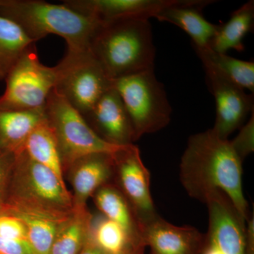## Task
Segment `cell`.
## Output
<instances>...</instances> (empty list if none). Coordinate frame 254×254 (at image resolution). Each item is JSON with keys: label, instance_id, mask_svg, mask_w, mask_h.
<instances>
[{"label": "cell", "instance_id": "d6986e66", "mask_svg": "<svg viewBox=\"0 0 254 254\" xmlns=\"http://www.w3.org/2000/svg\"><path fill=\"white\" fill-rule=\"evenodd\" d=\"M22 150L32 160L51 170L60 181L65 184L56 137L47 118L31 132Z\"/></svg>", "mask_w": 254, "mask_h": 254}, {"label": "cell", "instance_id": "f546056e", "mask_svg": "<svg viewBox=\"0 0 254 254\" xmlns=\"http://www.w3.org/2000/svg\"><path fill=\"white\" fill-rule=\"evenodd\" d=\"M145 249L138 248V247H130L124 250L123 252L115 254H145Z\"/></svg>", "mask_w": 254, "mask_h": 254}, {"label": "cell", "instance_id": "e0dca14e", "mask_svg": "<svg viewBox=\"0 0 254 254\" xmlns=\"http://www.w3.org/2000/svg\"><path fill=\"white\" fill-rule=\"evenodd\" d=\"M93 196L97 208L105 218L118 224L133 245L146 248L143 240L144 227L131 205L113 183L100 187Z\"/></svg>", "mask_w": 254, "mask_h": 254}, {"label": "cell", "instance_id": "3957f363", "mask_svg": "<svg viewBox=\"0 0 254 254\" xmlns=\"http://www.w3.org/2000/svg\"><path fill=\"white\" fill-rule=\"evenodd\" d=\"M71 193L51 170L16 155L0 210L29 214L62 222L73 213Z\"/></svg>", "mask_w": 254, "mask_h": 254}, {"label": "cell", "instance_id": "4fadbf2b", "mask_svg": "<svg viewBox=\"0 0 254 254\" xmlns=\"http://www.w3.org/2000/svg\"><path fill=\"white\" fill-rule=\"evenodd\" d=\"M176 0H66L63 3L98 23L119 18H155Z\"/></svg>", "mask_w": 254, "mask_h": 254}, {"label": "cell", "instance_id": "ffe728a7", "mask_svg": "<svg viewBox=\"0 0 254 254\" xmlns=\"http://www.w3.org/2000/svg\"><path fill=\"white\" fill-rule=\"evenodd\" d=\"M93 217L87 208L74 209L60 225L49 254H78L91 235Z\"/></svg>", "mask_w": 254, "mask_h": 254}, {"label": "cell", "instance_id": "7c38bea8", "mask_svg": "<svg viewBox=\"0 0 254 254\" xmlns=\"http://www.w3.org/2000/svg\"><path fill=\"white\" fill-rule=\"evenodd\" d=\"M83 117L95 133L110 144L124 146L135 142L131 120L113 87Z\"/></svg>", "mask_w": 254, "mask_h": 254}, {"label": "cell", "instance_id": "ba28073f", "mask_svg": "<svg viewBox=\"0 0 254 254\" xmlns=\"http://www.w3.org/2000/svg\"><path fill=\"white\" fill-rule=\"evenodd\" d=\"M4 81L6 88L0 96V109L32 111L42 109L57 82L55 66L41 63L36 43L23 53Z\"/></svg>", "mask_w": 254, "mask_h": 254}, {"label": "cell", "instance_id": "9c48e42d", "mask_svg": "<svg viewBox=\"0 0 254 254\" xmlns=\"http://www.w3.org/2000/svg\"><path fill=\"white\" fill-rule=\"evenodd\" d=\"M113 184L131 205L143 227L159 216L151 193L150 175L141 157L139 148L125 145L113 153Z\"/></svg>", "mask_w": 254, "mask_h": 254}, {"label": "cell", "instance_id": "44dd1931", "mask_svg": "<svg viewBox=\"0 0 254 254\" xmlns=\"http://www.w3.org/2000/svg\"><path fill=\"white\" fill-rule=\"evenodd\" d=\"M204 68H210L244 90L254 92V63L214 51L210 47L194 49Z\"/></svg>", "mask_w": 254, "mask_h": 254}, {"label": "cell", "instance_id": "d4e9b609", "mask_svg": "<svg viewBox=\"0 0 254 254\" xmlns=\"http://www.w3.org/2000/svg\"><path fill=\"white\" fill-rule=\"evenodd\" d=\"M91 237L95 245L106 254L120 253L130 247L142 248L132 243L118 224L105 216L93 222Z\"/></svg>", "mask_w": 254, "mask_h": 254}, {"label": "cell", "instance_id": "603a6c76", "mask_svg": "<svg viewBox=\"0 0 254 254\" xmlns=\"http://www.w3.org/2000/svg\"><path fill=\"white\" fill-rule=\"evenodd\" d=\"M34 43L18 24L0 16V81H4L23 53Z\"/></svg>", "mask_w": 254, "mask_h": 254}, {"label": "cell", "instance_id": "5bb4252c", "mask_svg": "<svg viewBox=\"0 0 254 254\" xmlns=\"http://www.w3.org/2000/svg\"><path fill=\"white\" fill-rule=\"evenodd\" d=\"M113 153H93L70 165L65 173L73 189V208H87V200L100 187L113 183Z\"/></svg>", "mask_w": 254, "mask_h": 254}, {"label": "cell", "instance_id": "7a4b0ae2", "mask_svg": "<svg viewBox=\"0 0 254 254\" xmlns=\"http://www.w3.org/2000/svg\"><path fill=\"white\" fill-rule=\"evenodd\" d=\"M89 51L111 80L155 69V47L149 20L119 18L100 23Z\"/></svg>", "mask_w": 254, "mask_h": 254}, {"label": "cell", "instance_id": "52a82bcc", "mask_svg": "<svg viewBox=\"0 0 254 254\" xmlns=\"http://www.w3.org/2000/svg\"><path fill=\"white\" fill-rule=\"evenodd\" d=\"M55 68V91L83 116L113 87V80L89 50H67Z\"/></svg>", "mask_w": 254, "mask_h": 254}, {"label": "cell", "instance_id": "cb8c5ba5", "mask_svg": "<svg viewBox=\"0 0 254 254\" xmlns=\"http://www.w3.org/2000/svg\"><path fill=\"white\" fill-rule=\"evenodd\" d=\"M9 213L17 215L24 223L27 230L28 243L34 254H49L60 225L63 221L58 222L29 214Z\"/></svg>", "mask_w": 254, "mask_h": 254}, {"label": "cell", "instance_id": "6da1fadb", "mask_svg": "<svg viewBox=\"0 0 254 254\" xmlns=\"http://www.w3.org/2000/svg\"><path fill=\"white\" fill-rule=\"evenodd\" d=\"M242 163L230 141L210 128L189 138L180 163V181L188 195L202 203L215 192H223L247 221L250 215L242 187Z\"/></svg>", "mask_w": 254, "mask_h": 254}, {"label": "cell", "instance_id": "83f0119b", "mask_svg": "<svg viewBox=\"0 0 254 254\" xmlns=\"http://www.w3.org/2000/svg\"><path fill=\"white\" fill-rule=\"evenodd\" d=\"M0 254H35L26 240H9L0 237Z\"/></svg>", "mask_w": 254, "mask_h": 254}, {"label": "cell", "instance_id": "484cf974", "mask_svg": "<svg viewBox=\"0 0 254 254\" xmlns=\"http://www.w3.org/2000/svg\"><path fill=\"white\" fill-rule=\"evenodd\" d=\"M245 125L240 128V133L230 143L241 160H244L254 150V112Z\"/></svg>", "mask_w": 254, "mask_h": 254}, {"label": "cell", "instance_id": "f1b7e54d", "mask_svg": "<svg viewBox=\"0 0 254 254\" xmlns=\"http://www.w3.org/2000/svg\"><path fill=\"white\" fill-rule=\"evenodd\" d=\"M78 254H106L103 252L99 247L95 245L93 242L92 237L88 238L86 243L85 244L84 247H83L81 252Z\"/></svg>", "mask_w": 254, "mask_h": 254}, {"label": "cell", "instance_id": "30bf717a", "mask_svg": "<svg viewBox=\"0 0 254 254\" xmlns=\"http://www.w3.org/2000/svg\"><path fill=\"white\" fill-rule=\"evenodd\" d=\"M208 210V230L204 235L200 254H249L245 220L222 191H216L205 201Z\"/></svg>", "mask_w": 254, "mask_h": 254}, {"label": "cell", "instance_id": "4316f807", "mask_svg": "<svg viewBox=\"0 0 254 254\" xmlns=\"http://www.w3.org/2000/svg\"><path fill=\"white\" fill-rule=\"evenodd\" d=\"M16 155L0 151V208L4 203L6 187Z\"/></svg>", "mask_w": 254, "mask_h": 254}, {"label": "cell", "instance_id": "9a60e30c", "mask_svg": "<svg viewBox=\"0 0 254 254\" xmlns=\"http://www.w3.org/2000/svg\"><path fill=\"white\" fill-rule=\"evenodd\" d=\"M150 254H200L204 235L191 226H177L158 216L143 233Z\"/></svg>", "mask_w": 254, "mask_h": 254}, {"label": "cell", "instance_id": "277c9868", "mask_svg": "<svg viewBox=\"0 0 254 254\" xmlns=\"http://www.w3.org/2000/svg\"><path fill=\"white\" fill-rule=\"evenodd\" d=\"M0 16L14 21L36 43L50 34L61 37L68 51L89 50L92 36L100 23L64 3L39 0H0Z\"/></svg>", "mask_w": 254, "mask_h": 254}, {"label": "cell", "instance_id": "8fae6325", "mask_svg": "<svg viewBox=\"0 0 254 254\" xmlns=\"http://www.w3.org/2000/svg\"><path fill=\"white\" fill-rule=\"evenodd\" d=\"M207 86L215 98L216 118L212 130L223 139L243 126L254 110V93L232 83L218 73L204 68Z\"/></svg>", "mask_w": 254, "mask_h": 254}, {"label": "cell", "instance_id": "ac0fdd59", "mask_svg": "<svg viewBox=\"0 0 254 254\" xmlns=\"http://www.w3.org/2000/svg\"><path fill=\"white\" fill-rule=\"evenodd\" d=\"M44 108L32 111L0 109V151L14 155L22 151L31 132L46 118Z\"/></svg>", "mask_w": 254, "mask_h": 254}, {"label": "cell", "instance_id": "8992f818", "mask_svg": "<svg viewBox=\"0 0 254 254\" xmlns=\"http://www.w3.org/2000/svg\"><path fill=\"white\" fill-rule=\"evenodd\" d=\"M44 109L56 137L64 174L71 164L82 157L93 153H114L123 147L110 144L98 136L83 115L55 88L48 95Z\"/></svg>", "mask_w": 254, "mask_h": 254}, {"label": "cell", "instance_id": "7402d4cb", "mask_svg": "<svg viewBox=\"0 0 254 254\" xmlns=\"http://www.w3.org/2000/svg\"><path fill=\"white\" fill-rule=\"evenodd\" d=\"M254 1H247L235 10L227 23L220 25L218 31L210 43L214 51L226 54L230 50H245L243 40L254 27Z\"/></svg>", "mask_w": 254, "mask_h": 254}, {"label": "cell", "instance_id": "5b68a950", "mask_svg": "<svg viewBox=\"0 0 254 254\" xmlns=\"http://www.w3.org/2000/svg\"><path fill=\"white\" fill-rule=\"evenodd\" d=\"M133 127L134 141L166 127L173 113L163 83L154 69L113 80Z\"/></svg>", "mask_w": 254, "mask_h": 254}, {"label": "cell", "instance_id": "2e32d148", "mask_svg": "<svg viewBox=\"0 0 254 254\" xmlns=\"http://www.w3.org/2000/svg\"><path fill=\"white\" fill-rule=\"evenodd\" d=\"M213 2V0H177L155 18L182 28L191 38L194 49H203L210 46L220 28V25L207 21L201 12L203 8Z\"/></svg>", "mask_w": 254, "mask_h": 254}]
</instances>
